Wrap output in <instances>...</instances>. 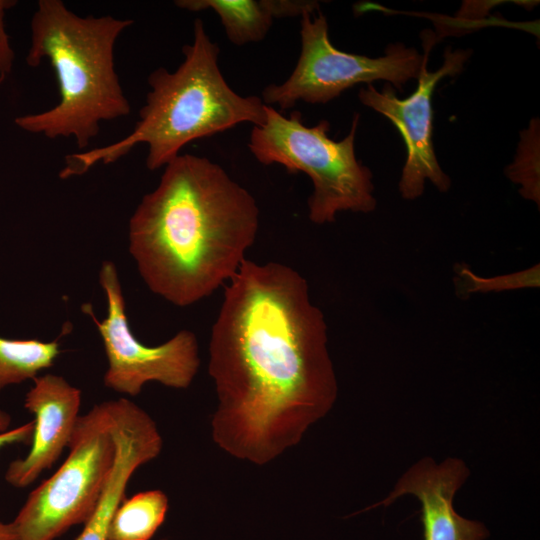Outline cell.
<instances>
[{
  "mask_svg": "<svg viewBox=\"0 0 540 540\" xmlns=\"http://www.w3.org/2000/svg\"><path fill=\"white\" fill-rule=\"evenodd\" d=\"M214 443L265 465L297 445L338 396L325 317L292 267L245 260L225 285L209 343Z\"/></svg>",
  "mask_w": 540,
  "mask_h": 540,
  "instance_id": "6da1fadb",
  "label": "cell"
},
{
  "mask_svg": "<svg viewBox=\"0 0 540 540\" xmlns=\"http://www.w3.org/2000/svg\"><path fill=\"white\" fill-rule=\"evenodd\" d=\"M259 228L253 195L217 163L183 154L165 166L129 221V250L147 287L186 307L238 272Z\"/></svg>",
  "mask_w": 540,
  "mask_h": 540,
  "instance_id": "7a4b0ae2",
  "label": "cell"
},
{
  "mask_svg": "<svg viewBox=\"0 0 540 540\" xmlns=\"http://www.w3.org/2000/svg\"><path fill=\"white\" fill-rule=\"evenodd\" d=\"M182 52L184 60L174 72L159 67L148 76L150 91L134 129L110 145L67 155L59 172L62 179L82 175L99 162H115L140 143L148 147L147 168L156 170L190 142L244 122H265L262 99L239 95L226 82L218 65L219 48L201 19H195L193 41Z\"/></svg>",
  "mask_w": 540,
  "mask_h": 540,
  "instance_id": "3957f363",
  "label": "cell"
},
{
  "mask_svg": "<svg viewBox=\"0 0 540 540\" xmlns=\"http://www.w3.org/2000/svg\"><path fill=\"white\" fill-rule=\"evenodd\" d=\"M133 23L110 15L81 17L61 0H39L25 60L30 67L49 61L60 99L41 113L16 117V126L49 139L72 137L85 149L101 122L127 116L131 107L115 70L114 47Z\"/></svg>",
  "mask_w": 540,
  "mask_h": 540,
  "instance_id": "277c9868",
  "label": "cell"
},
{
  "mask_svg": "<svg viewBox=\"0 0 540 540\" xmlns=\"http://www.w3.org/2000/svg\"><path fill=\"white\" fill-rule=\"evenodd\" d=\"M359 115L340 141L328 136L330 124L306 126L299 111L287 117L266 105V120L254 126L248 147L263 165L279 164L289 173L303 172L313 184L308 217L317 225L332 223L342 211L370 213L377 206L370 169L355 155Z\"/></svg>",
  "mask_w": 540,
  "mask_h": 540,
  "instance_id": "5b68a950",
  "label": "cell"
},
{
  "mask_svg": "<svg viewBox=\"0 0 540 540\" xmlns=\"http://www.w3.org/2000/svg\"><path fill=\"white\" fill-rule=\"evenodd\" d=\"M68 457L32 490L11 522L16 540H55L94 512L115 460L105 402L79 416Z\"/></svg>",
  "mask_w": 540,
  "mask_h": 540,
  "instance_id": "8992f818",
  "label": "cell"
},
{
  "mask_svg": "<svg viewBox=\"0 0 540 540\" xmlns=\"http://www.w3.org/2000/svg\"><path fill=\"white\" fill-rule=\"evenodd\" d=\"M318 10L301 15L297 64L284 82L263 89L265 105L285 110L299 101L327 103L357 84L376 80H385L401 90L406 82L418 78L423 55L417 50L402 43L390 44L385 55L377 58L338 50L329 39L327 20Z\"/></svg>",
  "mask_w": 540,
  "mask_h": 540,
  "instance_id": "52a82bcc",
  "label": "cell"
},
{
  "mask_svg": "<svg viewBox=\"0 0 540 540\" xmlns=\"http://www.w3.org/2000/svg\"><path fill=\"white\" fill-rule=\"evenodd\" d=\"M99 282L107 300L106 318L99 321L90 304H84L82 310L91 316L103 340L108 361L105 386L129 396L138 395L151 381L175 389L188 388L200 366L196 335L181 330L160 345H144L129 328L125 300L113 262L102 263Z\"/></svg>",
  "mask_w": 540,
  "mask_h": 540,
  "instance_id": "ba28073f",
  "label": "cell"
},
{
  "mask_svg": "<svg viewBox=\"0 0 540 540\" xmlns=\"http://www.w3.org/2000/svg\"><path fill=\"white\" fill-rule=\"evenodd\" d=\"M422 38L425 52L418 86L409 97L399 99L389 83L381 91L368 84L358 94L363 105L388 118L403 137L407 156L398 188L406 200L419 198L426 181L440 192L450 189V177L440 167L434 152L432 95L437 83L446 76L459 74L471 55L470 50H452L448 47L442 66L436 71H428L427 60L433 40L431 35Z\"/></svg>",
  "mask_w": 540,
  "mask_h": 540,
  "instance_id": "9c48e42d",
  "label": "cell"
},
{
  "mask_svg": "<svg viewBox=\"0 0 540 540\" xmlns=\"http://www.w3.org/2000/svg\"><path fill=\"white\" fill-rule=\"evenodd\" d=\"M469 476L470 470L460 458L448 457L436 463L424 457L399 478L387 497L366 510L386 507L400 497L412 495L421 504L423 540H485L489 537L486 526L462 517L453 507L457 491Z\"/></svg>",
  "mask_w": 540,
  "mask_h": 540,
  "instance_id": "30bf717a",
  "label": "cell"
},
{
  "mask_svg": "<svg viewBox=\"0 0 540 540\" xmlns=\"http://www.w3.org/2000/svg\"><path fill=\"white\" fill-rule=\"evenodd\" d=\"M33 381L24 401L35 416L31 448L25 458L12 461L5 473L6 482L16 488L31 485L58 460L80 416V389L54 374L36 376Z\"/></svg>",
  "mask_w": 540,
  "mask_h": 540,
  "instance_id": "8fae6325",
  "label": "cell"
},
{
  "mask_svg": "<svg viewBox=\"0 0 540 540\" xmlns=\"http://www.w3.org/2000/svg\"><path fill=\"white\" fill-rule=\"evenodd\" d=\"M109 429L115 444V460L98 504L76 540H108L111 519L125 499L134 472L155 459L163 441L151 416L128 400L113 402L108 409Z\"/></svg>",
  "mask_w": 540,
  "mask_h": 540,
  "instance_id": "7c38bea8",
  "label": "cell"
},
{
  "mask_svg": "<svg viewBox=\"0 0 540 540\" xmlns=\"http://www.w3.org/2000/svg\"><path fill=\"white\" fill-rule=\"evenodd\" d=\"M174 4L190 12L213 10L228 40L238 46L261 41L274 18L301 16L307 10L319 9L316 1L289 0H177Z\"/></svg>",
  "mask_w": 540,
  "mask_h": 540,
  "instance_id": "4fadbf2b",
  "label": "cell"
},
{
  "mask_svg": "<svg viewBox=\"0 0 540 540\" xmlns=\"http://www.w3.org/2000/svg\"><path fill=\"white\" fill-rule=\"evenodd\" d=\"M167 510V495L158 489L123 499L111 519L108 540H150Z\"/></svg>",
  "mask_w": 540,
  "mask_h": 540,
  "instance_id": "5bb4252c",
  "label": "cell"
},
{
  "mask_svg": "<svg viewBox=\"0 0 540 540\" xmlns=\"http://www.w3.org/2000/svg\"><path fill=\"white\" fill-rule=\"evenodd\" d=\"M59 353L57 340L0 337V390L34 379L41 370L53 366Z\"/></svg>",
  "mask_w": 540,
  "mask_h": 540,
  "instance_id": "9a60e30c",
  "label": "cell"
},
{
  "mask_svg": "<svg viewBox=\"0 0 540 540\" xmlns=\"http://www.w3.org/2000/svg\"><path fill=\"white\" fill-rule=\"evenodd\" d=\"M539 120L533 118L528 128L520 133V141L513 162L505 169L506 176L520 186L519 193L540 205Z\"/></svg>",
  "mask_w": 540,
  "mask_h": 540,
  "instance_id": "2e32d148",
  "label": "cell"
},
{
  "mask_svg": "<svg viewBox=\"0 0 540 540\" xmlns=\"http://www.w3.org/2000/svg\"><path fill=\"white\" fill-rule=\"evenodd\" d=\"M455 294L462 300L477 293L501 292L540 286V266H534L495 277H481L475 274L465 263H457L454 268Z\"/></svg>",
  "mask_w": 540,
  "mask_h": 540,
  "instance_id": "e0dca14e",
  "label": "cell"
},
{
  "mask_svg": "<svg viewBox=\"0 0 540 540\" xmlns=\"http://www.w3.org/2000/svg\"><path fill=\"white\" fill-rule=\"evenodd\" d=\"M16 3L14 0H0V86L10 75L15 60V54L5 29L4 18L6 11Z\"/></svg>",
  "mask_w": 540,
  "mask_h": 540,
  "instance_id": "ac0fdd59",
  "label": "cell"
},
{
  "mask_svg": "<svg viewBox=\"0 0 540 540\" xmlns=\"http://www.w3.org/2000/svg\"><path fill=\"white\" fill-rule=\"evenodd\" d=\"M10 422V415L0 409V449L8 445L31 442L34 421L27 422L12 430H7Z\"/></svg>",
  "mask_w": 540,
  "mask_h": 540,
  "instance_id": "d6986e66",
  "label": "cell"
},
{
  "mask_svg": "<svg viewBox=\"0 0 540 540\" xmlns=\"http://www.w3.org/2000/svg\"><path fill=\"white\" fill-rule=\"evenodd\" d=\"M0 540H16L11 523H3L0 521Z\"/></svg>",
  "mask_w": 540,
  "mask_h": 540,
  "instance_id": "ffe728a7",
  "label": "cell"
}]
</instances>
